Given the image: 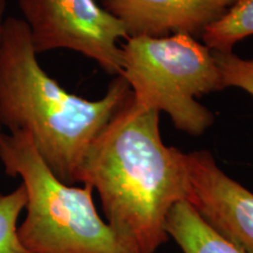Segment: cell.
<instances>
[{"mask_svg":"<svg viewBox=\"0 0 253 253\" xmlns=\"http://www.w3.org/2000/svg\"><path fill=\"white\" fill-rule=\"evenodd\" d=\"M166 231L183 253H243L207 223L188 201L171 209Z\"/></svg>","mask_w":253,"mask_h":253,"instance_id":"ba28073f","label":"cell"},{"mask_svg":"<svg viewBox=\"0 0 253 253\" xmlns=\"http://www.w3.org/2000/svg\"><path fill=\"white\" fill-rule=\"evenodd\" d=\"M37 54L69 49L109 74L122 72V40L128 34L96 0H18Z\"/></svg>","mask_w":253,"mask_h":253,"instance_id":"5b68a950","label":"cell"},{"mask_svg":"<svg viewBox=\"0 0 253 253\" xmlns=\"http://www.w3.org/2000/svg\"><path fill=\"white\" fill-rule=\"evenodd\" d=\"M26 205L23 184L13 191L0 194V253H32L18 237V221Z\"/></svg>","mask_w":253,"mask_h":253,"instance_id":"30bf717a","label":"cell"},{"mask_svg":"<svg viewBox=\"0 0 253 253\" xmlns=\"http://www.w3.org/2000/svg\"><path fill=\"white\" fill-rule=\"evenodd\" d=\"M186 201L243 253H253V192L220 169L208 150L184 154Z\"/></svg>","mask_w":253,"mask_h":253,"instance_id":"8992f818","label":"cell"},{"mask_svg":"<svg viewBox=\"0 0 253 253\" xmlns=\"http://www.w3.org/2000/svg\"><path fill=\"white\" fill-rule=\"evenodd\" d=\"M223 88L237 87L253 96V58L243 59L232 52H214Z\"/></svg>","mask_w":253,"mask_h":253,"instance_id":"8fae6325","label":"cell"},{"mask_svg":"<svg viewBox=\"0 0 253 253\" xmlns=\"http://www.w3.org/2000/svg\"><path fill=\"white\" fill-rule=\"evenodd\" d=\"M120 75L138 108L167 113L178 130L199 136L212 126V112L196 97L224 88L212 50L194 37L129 38Z\"/></svg>","mask_w":253,"mask_h":253,"instance_id":"277c9868","label":"cell"},{"mask_svg":"<svg viewBox=\"0 0 253 253\" xmlns=\"http://www.w3.org/2000/svg\"><path fill=\"white\" fill-rule=\"evenodd\" d=\"M238 0H101L129 38L201 36Z\"/></svg>","mask_w":253,"mask_h":253,"instance_id":"52a82bcc","label":"cell"},{"mask_svg":"<svg viewBox=\"0 0 253 253\" xmlns=\"http://www.w3.org/2000/svg\"><path fill=\"white\" fill-rule=\"evenodd\" d=\"M121 75L99 100L69 93L43 71L23 19L5 18L0 34V122L8 132L31 136L60 181L74 185L88 149L126 101Z\"/></svg>","mask_w":253,"mask_h":253,"instance_id":"7a4b0ae2","label":"cell"},{"mask_svg":"<svg viewBox=\"0 0 253 253\" xmlns=\"http://www.w3.org/2000/svg\"><path fill=\"white\" fill-rule=\"evenodd\" d=\"M77 183L99 195L107 224L130 253H155L169 239L167 218L186 201L184 153L163 143L160 113L130 99L88 149Z\"/></svg>","mask_w":253,"mask_h":253,"instance_id":"6da1fadb","label":"cell"},{"mask_svg":"<svg viewBox=\"0 0 253 253\" xmlns=\"http://www.w3.org/2000/svg\"><path fill=\"white\" fill-rule=\"evenodd\" d=\"M0 162L6 175L21 179L26 216L18 226L32 253H130L97 212L93 188L60 181L24 131L0 136Z\"/></svg>","mask_w":253,"mask_h":253,"instance_id":"3957f363","label":"cell"},{"mask_svg":"<svg viewBox=\"0 0 253 253\" xmlns=\"http://www.w3.org/2000/svg\"><path fill=\"white\" fill-rule=\"evenodd\" d=\"M5 11H6V0H0V34H1L2 23L5 20ZM4 128H2L1 122H0V136L4 134Z\"/></svg>","mask_w":253,"mask_h":253,"instance_id":"7c38bea8","label":"cell"},{"mask_svg":"<svg viewBox=\"0 0 253 253\" xmlns=\"http://www.w3.org/2000/svg\"><path fill=\"white\" fill-rule=\"evenodd\" d=\"M253 36V0H238L202 34L204 45L214 52H232L245 38Z\"/></svg>","mask_w":253,"mask_h":253,"instance_id":"9c48e42d","label":"cell"}]
</instances>
